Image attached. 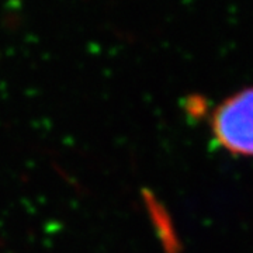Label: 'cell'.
I'll list each match as a JSON object with an SVG mask.
<instances>
[{
    "instance_id": "6da1fadb",
    "label": "cell",
    "mask_w": 253,
    "mask_h": 253,
    "mask_svg": "<svg viewBox=\"0 0 253 253\" xmlns=\"http://www.w3.org/2000/svg\"><path fill=\"white\" fill-rule=\"evenodd\" d=\"M211 128L222 149L253 156V87L224 100L212 116Z\"/></svg>"
}]
</instances>
